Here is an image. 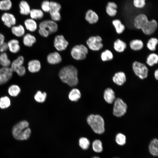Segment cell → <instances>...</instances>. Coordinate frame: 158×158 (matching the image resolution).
Masks as SVG:
<instances>
[{
    "label": "cell",
    "mask_w": 158,
    "mask_h": 158,
    "mask_svg": "<svg viewBox=\"0 0 158 158\" xmlns=\"http://www.w3.org/2000/svg\"><path fill=\"white\" fill-rule=\"evenodd\" d=\"M78 71L74 66L68 65L63 67L60 71L59 76L61 80L71 87L75 86L78 83Z\"/></svg>",
    "instance_id": "cell-1"
},
{
    "label": "cell",
    "mask_w": 158,
    "mask_h": 158,
    "mask_svg": "<svg viewBox=\"0 0 158 158\" xmlns=\"http://www.w3.org/2000/svg\"><path fill=\"white\" fill-rule=\"evenodd\" d=\"M29 126V123L25 120H22L16 123L12 129L13 137L19 140L28 139L31 133V130Z\"/></svg>",
    "instance_id": "cell-2"
},
{
    "label": "cell",
    "mask_w": 158,
    "mask_h": 158,
    "mask_svg": "<svg viewBox=\"0 0 158 158\" xmlns=\"http://www.w3.org/2000/svg\"><path fill=\"white\" fill-rule=\"evenodd\" d=\"M87 121L95 133L101 134L104 132V121L101 116L91 114L87 118Z\"/></svg>",
    "instance_id": "cell-3"
},
{
    "label": "cell",
    "mask_w": 158,
    "mask_h": 158,
    "mask_svg": "<svg viewBox=\"0 0 158 158\" xmlns=\"http://www.w3.org/2000/svg\"><path fill=\"white\" fill-rule=\"evenodd\" d=\"M39 34L44 37H47L49 35L56 32L58 29L57 24L52 20H43L39 23Z\"/></svg>",
    "instance_id": "cell-4"
},
{
    "label": "cell",
    "mask_w": 158,
    "mask_h": 158,
    "mask_svg": "<svg viewBox=\"0 0 158 158\" xmlns=\"http://www.w3.org/2000/svg\"><path fill=\"white\" fill-rule=\"evenodd\" d=\"M25 61L24 57L20 55L11 61L10 68L13 72L20 76H24L26 72V68L24 65Z\"/></svg>",
    "instance_id": "cell-5"
},
{
    "label": "cell",
    "mask_w": 158,
    "mask_h": 158,
    "mask_svg": "<svg viewBox=\"0 0 158 158\" xmlns=\"http://www.w3.org/2000/svg\"><path fill=\"white\" fill-rule=\"evenodd\" d=\"M127 105L120 98H117L114 101L113 114L114 116L120 117L124 116L127 112Z\"/></svg>",
    "instance_id": "cell-6"
},
{
    "label": "cell",
    "mask_w": 158,
    "mask_h": 158,
    "mask_svg": "<svg viewBox=\"0 0 158 158\" xmlns=\"http://www.w3.org/2000/svg\"><path fill=\"white\" fill-rule=\"evenodd\" d=\"M88 53L87 47L83 44L77 45L72 49L71 54L72 58L76 60L85 59Z\"/></svg>",
    "instance_id": "cell-7"
},
{
    "label": "cell",
    "mask_w": 158,
    "mask_h": 158,
    "mask_svg": "<svg viewBox=\"0 0 158 158\" xmlns=\"http://www.w3.org/2000/svg\"><path fill=\"white\" fill-rule=\"evenodd\" d=\"M132 68L135 75L141 79H144L147 77L149 70L145 64L135 61L132 64Z\"/></svg>",
    "instance_id": "cell-8"
},
{
    "label": "cell",
    "mask_w": 158,
    "mask_h": 158,
    "mask_svg": "<svg viewBox=\"0 0 158 158\" xmlns=\"http://www.w3.org/2000/svg\"><path fill=\"white\" fill-rule=\"evenodd\" d=\"M102 39L99 36H91L87 40L86 44L89 48L93 51H97L103 47L102 43Z\"/></svg>",
    "instance_id": "cell-9"
},
{
    "label": "cell",
    "mask_w": 158,
    "mask_h": 158,
    "mask_svg": "<svg viewBox=\"0 0 158 158\" xmlns=\"http://www.w3.org/2000/svg\"><path fill=\"white\" fill-rule=\"evenodd\" d=\"M1 19L4 25L8 28H10L16 24L17 20L15 16L10 12L4 13L1 16Z\"/></svg>",
    "instance_id": "cell-10"
},
{
    "label": "cell",
    "mask_w": 158,
    "mask_h": 158,
    "mask_svg": "<svg viewBox=\"0 0 158 158\" xmlns=\"http://www.w3.org/2000/svg\"><path fill=\"white\" fill-rule=\"evenodd\" d=\"M61 8V5L55 2H50V10L49 12L52 20L54 21H59L61 19L60 11Z\"/></svg>",
    "instance_id": "cell-11"
},
{
    "label": "cell",
    "mask_w": 158,
    "mask_h": 158,
    "mask_svg": "<svg viewBox=\"0 0 158 158\" xmlns=\"http://www.w3.org/2000/svg\"><path fill=\"white\" fill-rule=\"evenodd\" d=\"M13 72L10 67L0 68V85H3L12 78Z\"/></svg>",
    "instance_id": "cell-12"
},
{
    "label": "cell",
    "mask_w": 158,
    "mask_h": 158,
    "mask_svg": "<svg viewBox=\"0 0 158 158\" xmlns=\"http://www.w3.org/2000/svg\"><path fill=\"white\" fill-rule=\"evenodd\" d=\"M68 45V42L62 35H57L55 37L54 46L58 51H62L65 50Z\"/></svg>",
    "instance_id": "cell-13"
},
{
    "label": "cell",
    "mask_w": 158,
    "mask_h": 158,
    "mask_svg": "<svg viewBox=\"0 0 158 158\" xmlns=\"http://www.w3.org/2000/svg\"><path fill=\"white\" fill-rule=\"evenodd\" d=\"M158 24L154 19L148 21L141 29L143 32L146 35H149L153 33L157 30Z\"/></svg>",
    "instance_id": "cell-14"
},
{
    "label": "cell",
    "mask_w": 158,
    "mask_h": 158,
    "mask_svg": "<svg viewBox=\"0 0 158 158\" xmlns=\"http://www.w3.org/2000/svg\"><path fill=\"white\" fill-rule=\"evenodd\" d=\"M8 50L13 54H16L20 50L21 46L19 41L16 38H12L7 42Z\"/></svg>",
    "instance_id": "cell-15"
},
{
    "label": "cell",
    "mask_w": 158,
    "mask_h": 158,
    "mask_svg": "<svg viewBox=\"0 0 158 158\" xmlns=\"http://www.w3.org/2000/svg\"><path fill=\"white\" fill-rule=\"evenodd\" d=\"M41 68L40 61L37 59H32L29 61L27 63V69L31 73H35L38 72Z\"/></svg>",
    "instance_id": "cell-16"
},
{
    "label": "cell",
    "mask_w": 158,
    "mask_h": 158,
    "mask_svg": "<svg viewBox=\"0 0 158 158\" xmlns=\"http://www.w3.org/2000/svg\"><path fill=\"white\" fill-rule=\"evenodd\" d=\"M148 21L146 15L140 14L135 17L134 22V25L136 29H141Z\"/></svg>",
    "instance_id": "cell-17"
},
{
    "label": "cell",
    "mask_w": 158,
    "mask_h": 158,
    "mask_svg": "<svg viewBox=\"0 0 158 158\" xmlns=\"http://www.w3.org/2000/svg\"><path fill=\"white\" fill-rule=\"evenodd\" d=\"M10 29L11 33L16 37H22L26 33L25 27L21 24L16 25Z\"/></svg>",
    "instance_id": "cell-18"
},
{
    "label": "cell",
    "mask_w": 158,
    "mask_h": 158,
    "mask_svg": "<svg viewBox=\"0 0 158 158\" xmlns=\"http://www.w3.org/2000/svg\"><path fill=\"white\" fill-rule=\"evenodd\" d=\"M35 37L30 33H26L22 37V42L26 47H30L36 42Z\"/></svg>",
    "instance_id": "cell-19"
},
{
    "label": "cell",
    "mask_w": 158,
    "mask_h": 158,
    "mask_svg": "<svg viewBox=\"0 0 158 158\" xmlns=\"http://www.w3.org/2000/svg\"><path fill=\"white\" fill-rule=\"evenodd\" d=\"M23 25L26 30L29 32H35L38 27L37 24L35 20L30 18H27L24 20Z\"/></svg>",
    "instance_id": "cell-20"
},
{
    "label": "cell",
    "mask_w": 158,
    "mask_h": 158,
    "mask_svg": "<svg viewBox=\"0 0 158 158\" xmlns=\"http://www.w3.org/2000/svg\"><path fill=\"white\" fill-rule=\"evenodd\" d=\"M47 61L51 64H56L61 62L62 59L60 54L57 52L55 51L49 54L47 58Z\"/></svg>",
    "instance_id": "cell-21"
},
{
    "label": "cell",
    "mask_w": 158,
    "mask_h": 158,
    "mask_svg": "<svg viewBox=\"0 0 158 158\" xmlns=\"http://www.w3.org/2000/svg\"><path fill=\"white\" fill-rule=\"evenodd\" d=\"M103 97L107 103L111 104L116 99L115 92L112 88H107L104 91Z\"/></svg>",
    "instance_id": "cell-22"
},
{
    "label": "cell",
    "mask_w": 158,
    "mask_h": 158,
    "mask_svg": "<svg viewBox=\"0 0 158 158\" xmlns=\"http://www.w3.org/2000/svg\"><path fill=\"white\" fill-rule=\"evenodd\" d=\"M112 79L114 83L119 86L123 85L126 80V75L122 71H119L115 73Z\"/></svg>",
    "instance_id": "cell-23"
},
{
    "label": "cell",
    "mask_w": 158,
    "mask_h": 158,
    "mask_svg": "<svg viewBox=\"0 0 158 158\" xmlns=\"http://www.w3.org/2000/svg\"><path fill=\"white\" fill-rule=\"evenodd\" d=\"M19 11L20 14L23 16L29 15L30 11V6L29 3L25 0H22L19 4Z\"/></svg>",
    "instance_id": "cell-24"
},
{
    "label": "cell",
    "mask_w": 158,
    "mask_h": 158,
    "mask_svg": "<svg viewBox=\"0 0 158 158\" xmlns=\"http://www.w3.org/2000/svg\"><path fill=\"white\" fill-rule=\"evenodd\" d=\"M85 19L90 24H94L97 22L99 20V17L95 11L90 9L86 13Z\"/></svg>",
    "instance_id": "cell-25"
},
{
    "label": "cell",
    "mask_w": 158,
    "mask_h": 158,
    "mask_svg": "<svg viewBox=\"0 0 158 158\" xmlns=\"http://www.w3.org/2000/svg\"><path fill=\"white\" fill-rule=\"evenodd\" d=\"M118 6L117 4L113 2H109L106 7V11L108 15L111 17H114L117 13Z\"/></svg>",
    "instance_id": "cell-26"
},
{
    "label": "cell",
    "mask_w": 158,
    "mask_h": 158,
    "mask_svg": "<svg viewBox=\"0 0 158 158\" xmlns=\"http://www.w3.org/2000/svg\"><path fill=\"white\" fill-rule=\"evenodd\" d=\"M11 62L6 52L0 53V66L1 67H10Z\"/></svg>",
    "instance_id": "cell-27"
},
{
    "label": "cell",
    "mask_w": 158,
    "mask_h": 158,
    "mask_svg": "<svg viewBox=\"0 0 158 158\" xmlns=\"http://www.w3.org/2000/svg\"><path fill=\"white\" fill-rule=\"evenodd\" d=\"M126 43L121 40L118 39L114 43V47L117 52L121 53L123 52L126 49Z\"/></svg>",
    "instance_id": "cell-28"
},
{
    "label": "cell",
    "mask_w": 158,
    "mask_h": 158,
    "mask_svg": "<svg viewBox=\"0 0 158 158\" xmlns=\"http://www.w3.org/2000/svg\"><path fill=\"white\" fill-rule=\"evenodd\" d=\"M129 45L131 49L135 51L140 50L144 46L142 41L139 39H134L131 40L130 42Z\"/></svg>",
    "instance_id": "cell-29"
},
{
    "label": "cell",
    "mask_w": 158,
    "mask_h": 158,
    "mask_svg": "<svg viewBox=\"0 0 158 158\" xmlns=\"http://www.w3.org/2000/svg\"><path fill=\"white\" fill-rule=\"evenodd\" d=\"M29 15L30 18L35 20L42 19L44 14L41 9L32 8L31 9Z\"/></svg>",
    "instance_id": "cell-30"
},
{
    "label": "cell",
    "mask_w": 158,
    "mask_h": 158,
    "mask_svg": "<svg viewBox=\"0 0 158 158\" xmlns=\"http://www.w3.org/2000/svg\"><path fill=\"white\" fill-rule=\"evenodd\" d=\"M81 94L79 90L76 88L72 89L68 95V98L72 101L76 102L80 98Z\"/></svg>",
    "instance_id": "cell-31"
},
{
    "label": "cell",
    "mask_w": 158,
    "mask_h": 158,
    "mask_svg": "<svg viewBox=\"0 0 158 158\" xmlns=\"http://www.w3.org/2000/svg\"><path fill=\"white\" fill-rule=\"evenodd\" d=\"M13 6L11 0H0V10L5 12L10 10Z\"/></svg>",
    "instance_id": "cell-32"
},
{
    "label": "cell",
    "mask_w": 158,
    "mask_h": 158,
    "mask_svg": "<svg viewBox=\"0 0 158 158\" xmlns=\"http://www.w3.org/2000/svg\"><path fill=\"white\" fill-rule=\"evenodd\" d=\"M112 23L118 34H120L122 33L125 30V26L119 20H113Z\"/></svg>",
    "instance_id": "cell-33"
},
{
    "label": "cell",
    "mask_w": 158,
    "mask_h": 158,
    "mask_svg": "<svg viewBox=\"0 0 158 158\" xmlns=\"http://www.w3.org/2000/svg\"><path fill=\"white\" fill-rule=\"evenodd\" d=\"M158 140L157 139H154L151 142L149 146L150 152L152 155L154 156L158 155Z\"/></svg>",
    "instance_id": "cell-34"
},
{
    "label": "cell",
    "mask_w": 158,
    "mask_h": 158,
    "mask_svg": "<svg viewBox=\"0 0 158 158\" xmlns=\"http://www.w3.org/2000/svg\"><path fill=\"white\" fill-rule=\"evenodd\" d=\"M8 91L9 94L11 96L16 97L20 93L21 89L18 85L13 84L11 85L9 87Z\"/></svg>",
    "instance_id": "cell-35"
},
{
    "label": "cell",
    "mask_w": 158,
    "mask_h": 158,
    "mask_svg": "<svg viewBox=\"0 0 158 158\" xmlns=\"http://www.w3.org/2000/svg\"><path fill=\"white\" fill-rule=\"evenodd\" d=\"M158 62V56L155 53L150 54L147 58L146 63L150 66H152L155 64H157Z\"/></svg>",
    "instance_id": "cell-36"
},
{
    "label": "cell",
    "mask_w": 158,
    "mask_h": 158,
    "mask_svg": "<svg viewBox=\"0 0 158 158\" xmlns=\"http://www.w3.org/2000/svg\"><path fill=\"white\" fill-rule=\"evenodd\" d=\"M158 43L157 38L152 37L150 38L147 43V48L151 51H154L156 50V46Z\"/></svg>",
    "instance_id": "cell-37"
},
{
    "label": "cell",
    "mask_w": 158,
    "mask_h": 158,
    "mask_svg": "<svg viewBox=\"0 0 158 158\" xmlns=\"http://www.w3.org/2000/svg\"><path fill=\"white\" fill-rule=\"evenodd\" d=\"M11 104V101L9 98L7 96L0 98V108L2 109L7 108Z\"/></svg>",
    "instance_id": "cell-38"
},
{
    "label": "cell",
    "mask_w": 158,
    "mask_h": 158,
    "mask_svg": "<svg viewBox=\"0 0 158 158\" xmlns=\"http://www.w3.org/2000/svg\"><path fill=\"white\" fill-rule=\"evenodd\" d=\"M101 57L103 61H108L112 60L113 55L110 51L106 49L102 53Z\"/></svg>",
    "instance_id": "cell-39"
},
{
    "label": "cell",
    "mask_w": 158,
    "mask_h": 158,
    "mask_svg": "<svg viewBox=\"0 0 158 158\" xmlns=\"http://www.w3.org/2000/svg\"><path fill=\"white\" fill-rule=\"evenodd\" d=\"M47 94L45 92H42L40 91H37L34 95V98L35 100L39 103L44 102L46 98Z\"/></svg>",
    "instance_id": "cell-40"
},
{
    "label": "cell",
    "mask_w": 158,
    "mask_h": 158,
    "mask_svg": "<svg viewBox=\"0 0 158 158\" xmlns=\"http://www.w3.org/2000/svg\"><path fill=\"white\" fill-rule=\"evenodd\" d=\"M92 146L93 149L95 152L99 153L102 151V144L99 140H94L92 143Z\"/></svg>",
    "instance_id": "cell-41"
},
{
    "label": "cell",
    "mask_w": 158,
    "mask_h": 158,
    "mask_svg": "<svg viewBox=\"0 0 158 158\" xmlns=\"http://www.w3.org/2000/svg\"><path fill=\"white\" fill-rule=\"evenodd\" d=\"M80 146L84 150L87 149L90 145V142L88 139L85 137H81L79 140Z\"/></svg>",
    "instance_id": "cell-42"
},
{
    "label": "cell",
    "mask_w": 158,
    "mask_h": 158,
    "mask_svg": "<svg viewBox=\"0 0 158 158\" xmlns=\"http://www.w3.org/2000/svg\"><path fill=\"white\" fill-rule=\"evenodd\" d=\"M116 141L118 144L123 145L126 143V137L123 134L119 133L116 136Z\"/></svg>",
    "instance_id": "cell-43"
},
{
    "label": "cell",
    "mask_w": 158,
    "mask_h": 158,
    "mask_svg": "<svg viewBox=\"0 0 158 158\" xmlns=\"http://www.w3.org/2000/svg\"><path fill=\"white\" fill-rule=\"evenodd\" d=\"M41 10L45 12H49L50 10V2L47 0L43 1L41 4Z\"/></svg>",
    "instance_id": "cell-44"
},
{
    "label": "cell",
    "mask_w": 158,
    "mask_h": 158,
    "mask_svg": "<svg viewBox=\"0 0 158 158\" xmlns=\"http://www.w3.org/2000/svg\"><path fill=\"white\" fill-rule=\"evenodd\" d=\"M145 0H133L134 6L137 8H142L144 7L145 4Z\"/></svg>",
    "instance_id": "cell-45"
},
{
    "label": "cell",
    "mask_w": 158,
    "mask_h": 158,
    "mask_svg": "<svg viewBox=\"0 0 158 158\" xmlns=\"http://www.w3.org/2000/svg\"><path fill=\"white\" fill-rule=\"evenodd\" d=\"M8 50L7 42H5L0 45V53L6 52Z\"/></svg>",
    "instance_id": "cell-46"
},
{
    "label": "cell",
    "mask_w": 158,
    "mask_h": 158,
    "mask_svg": "<svg viewBox=\"0 0 158 158\" xmlns=\"http://www.w3.org/2000/svg\"><path fill=\"white\" fill-rule=\"evenodd\" d=\"M5 42V37L2 33L0 32V45Z\"/></svg>",
    "instance_id": "cell-47"
},
{
    "label": "cell",
    "mask_w": 158,
    "mask_h": 158,
    "mask_svg": "<svg viewBox=\"0 0 158 158\" xmlns=\"http://www.w3.org/2000/svg\"><path fill=\"white\" fill-rule=\"evenodd\" d=\"M154 76L156 80H158V70L157 69L154 72Z\"/></svg>",
    "instance_id": "cell-48"
},
{
    "label": "cell",
    "mask_w": 158,
    "mask_h": 158,
    "mask_svg": "<svg viewBox=\"0 0 158 158\" xmlns=\"http://www.w3.org/2000/svg\"><path fill=\"white\" fill-rule=\"evenodd\" d=\"M92 158H100L98 157H92Z\"/></svg>",
    "instance_id": "cell-49"
},
{
    "label": "cell",
    "mask_w": 158,
    "mask_h": 158,
    "mask_svg": "<svg viewBox=\"0 0 158 158\" xmlns=\"http://www.w3.org/2000/svg\"></svg>",
    "instance_id": "cell-50"
}]
</instances>
